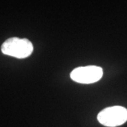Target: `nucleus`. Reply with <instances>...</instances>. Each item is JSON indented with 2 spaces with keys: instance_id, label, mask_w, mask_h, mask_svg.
I'll list each match as a JSON object with an SVG mask.
<instances>
[{
  "instance_id": "obj_2",
  "label": "nucleus",
  "mask_w": 127,
  "mask_h": 127,
  "mask_svg": "<svg viewBox=\"0 0 127 127\" xmlns=\"http://www.w3.org/2000/svg\"><path fill=\"white\" fill-rule=\"evenodd\" d=\"M97 120L105 127L121 126L127 122V109L122 106H112L104 108L98 114Z\"/></svg>"
},
{
  "instance_id": "obj_3",
  "label": "nucleus",
  "mask_w": 127,
  "mask_h": 127,
  "mask_svg": "<svg viewBox=\"0 0 127 127\" xmlns=\"http://www.w3.org/2000/svg\"><path fill=\"white\" fill-rule=\"evenodd\" d=\"M103 76V70L97 66H86L74 68L71 73L73 81L83 84H90L98 81Z\"/></svg>"
},
{
  "instance_id": "obj_1",
  "label": "nucleus",
  "mask_w": 127,
  "mask_h": 127,
  "mask_svg": "<svg viewBox=\"0 0 127 127\" xmlns=\"http://www.w3.org/2000/svg\"><path fill=\"white\" fill-rule=\"evenodd\" d=\"M1 50L4 55L18 59H24L32 53L33 45L26 38L11 37L2 44Z\"/></svg>"
}]
</instances>
